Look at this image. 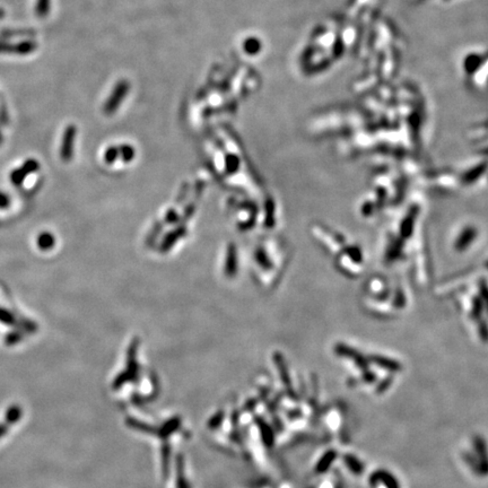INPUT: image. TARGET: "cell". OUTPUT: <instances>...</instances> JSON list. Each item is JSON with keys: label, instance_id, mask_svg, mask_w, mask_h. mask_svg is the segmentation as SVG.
<instances>
[{"label": "cell", "instance_id": "9c48e42d", "mask_svg": "<svg viewBox=\"0 0 488 488\" xmlns=\"http://www.w3.org/2000/svg\"><path fill=\"white\" fill-rule=\"evenodd\" d=\"M22 416H23V410H22V408L20 406H17V405H14V406L7 409L5 420L7 424L12 425V424H15L17 423L18 420H21Z\"/></svg>", "mask_w": 488, "mask_h": 488}, {"label": "cell", "instance_id": "d6986e66", "mask_svg": "<svg viewBox=\"0 0 488 488\" xmlns=\"http://www.w3.org/2000/svg\"><path fill=\"white\" fill-rule=\"evenodd\" d=\"M22 338H23V336H22V333L21 332H13V333H9L8 336L6 337V344L7 345H14V344H17L18 341H20Z\"/></svg>", "mask_w": 488, "mask_h": 488}, {"label": "cell", "instance_id": "4fadbf2b", "mask_svg": "<svg viewBox=\"0 0 488 488\" xmlns=\"http://www.w3.org/2000/svg\"><path fill=\"white\" fill-rule=\"evenodd\" d=\"M462 458H463L464 462L468 464V467L470 468L471 470L474 471L475 474L477 475V472H478V463H477V459H476L475 454H474V453H471V452L465 451V452L462 454Z\"/></svg>", "mask_w": 488, "mask_h": 488}, {"label": "cell", "instance_id": "3957f363", "mask_svg": "<svg viewBox=\"0 0 488 488\" xmlns=\"http://www.w3.org/2000/svg\"><path fill=\"white\" fill-rule=\"evenodd\" d=\"M370 486L377 487L379 484L385 488H400L399 480L396 478L395 475H392L390 471H386L385 469H378L375 470L369 478Z\"/></svg>", "mask_w": 488, "mask_h": 488}, {"label": "cell", "instance_id": "5b68a950", "mask_svg": "<svg viewBox=\"0 0 488 488\" xmlns=\"http://www.w3.org/2000/svg\"><path fill=\"white\" fill-rule=\"evenodd\" d=\"M337 457H338L337 450L335 449L328 450V451L320 458V460L318 461L317 465H315V472H317L318 475H322L328 471L329 468L331 467L333 462H335Z\"/></svg>", "mask_w": 488, "mask_h": 488}, {"label": "cell", "instance_id": "44dd1931", "mask_svg": "<svg viewBox=\"0 0 488 488\" xmlns=\"http://www.w3.org/2000/svg\"><path fill=\"white\" fill-rule=\"evenodd\" d=\"M8 205V198H7L5 194L0 193V207H6Z\"/></svg>", "mask_w": 488, "mask_h": 488}, {"label": "cell", "instance_id": "2e32d148", "mask_svg": "<svg viewBox=\"0 0 488 488\" xmlns=\"http://www.w3.org/2000/svg\"><path fill=\"white\" fill-rule=\"evenodd\" d=\"M377 380H378L377 374L371 372V371H365V372L363 373L362 377H360V380H358V382H363V383H366V384H372V383H375Z\"/></svg>", "mask_w": 488, "mask_h": 488}, {"label": "cell", "instance_id": "7c38bea8", "mask_svg": "<svg viewBox=\"0 0 488 488\" xmlns=\"http://www.w3.org/2000/svg\"><path fill=\"white\" fill-rule=\"evenodd\" d=\"M393 383V377L392 375H389V377H385L383 380H381L377 385V389H375V393L377 395H383L384 392H386L389 390L390 386Z\"/></svg>", "mask_w": 488, "mask_h": 488}, {"label": "cell", "instance_id": "7a4b0ae2", "mask_svg": "<svg viewBox=\"0 0 488 488\" xmlns=\"http://www.w3.org/2000/svg\"><path fill=\"white\" fill-rule=\"evenodd\" d=\"M129 88H130L129 82L126 81H121L119 84H116L113 92H112L110 97H108V102L104 105V111L108 114L113 113V112L116 110V108H119V105L122 103L125 96L128 94Z\"/></svg>", "mask_w": 488, "mask_h": 488}, {"label": "cell", "instance_id": "277c9868", "mask_svg": "<svg viewBox=\"0 0 488 488\" xmlns=\"http://www.w3.org/2000/svg\"><path fill=\"white\" fill-rule=\"evenodd\" d=\"M75 137H76V128L75 126H68L63 134L61 149H60V155L63 161H69L73 156Z\"/></svg>", "mask_w": 488, "mask_h": 488}, {"label": "cell", "instance_id": "ba28073f", "mask_svg": "<svg viewBox=\"0 0 488 488\" xmlns=\"http://www.w3.org/2000/svg\"><path fill=\"white\" fill-rule=\"evenodd\" d=\"M54 243H55V239L54 238V235L49 232L41 233L39 238H37V246L43 251L50 250L51 247L54 246Z\"/></svg>", "mask_w": 488, "mask_h": 488}, {"label": "cell", "instance_id": "9a60e30c", "mask_svg": "<svg viewBox=\"0 0 488 488\" xmlns=\"http://www.w3.org/2000/svg\"><path fill=\"white\" fill-rule=\"evenodd\" d=\"M245 51L249 52V54H257V52L260 50V43L257 39H250L245 42Z\"/></svg>", "mask_w": 488, "mask_h": 488}, {"label": "cell", "instance_id": "ac0fdd59", "mask_svg": "<svg viewBox=\"0 0 488 488\" xmlns=\"http://www.w3.org/2000/svg\"><path fill=\"white\" fill-rule=\"evenodd\" d=\"M24 171L26 173H32V172H35L37 168H39V162L35 160H28L26 161L24 164Z\"/></svg>", "mask_w": 488, "mask_h": 488}, {"label": "cell", "instance_id": "ffe728a7", "mask_svg": "<svg viewBox=\"0 0 488 488\" xmlns=\"http://www.w3.org/2000/svg\"><path fill=\"white\" fill-rule=\"evenodd\" d=\"M8 432V424H0V438L3 437Z\"/></svg>", "mask_w": 488, "mask_h": 488}, {"label": "cell", "instance_id": "8fae6325", "mask_svg": "<svg viewBox=\"0 0 488 488\" xmlns=\"http://www.w3.org/2000/svg\"><path fill=\"white\" fill-rule=\"evenodd\" d=\"M50 12V0H36L35 14L39 17H46Z\"/></svg>", "mask_w": 488, "mask_h": 488}, {"label": "cell", "instance_id": "30bf717a", "mask_svg": "<svg viewBox=\"0 0 488 488\" xmlns=\"http://www.w3.org/2000/svg\"><path fill=\"white\" fill-rule=\"evenodd\" d=\"M36 49V44L33 41H23V42H20L16 44V54L25 55L33 52Z\"/></svg>", "mask_w": 488, "mask_h": 488}, {"label": "cell", "instance_id": "52a82bcc", "mask_svg": "<svg viewBox=\"0 0 488 488\" xmlns=\"http://www.w3.org/2000/svg\"><path fill=\"white\" fill-rule=\"evenodd\" d=\"M371 360H372L374 364H377L378 366L382 367V369L388 370V371H390V372H400L401 371L400 364L393 359L382 357V356H372V357H371Z\"/></svg>", "mask_w": 488, "mask_h": 488}, {"label": "cell", "instance_id": "7402d4cb", "mask_svg": "<svg viewBox=\"0 0 488 488\" xmlns=\"http://www.w3.org/2000/svg\"><path fill=\"white\" fill-rule=\"evenodd\" d=\"M0 141H1V137H0Z\"/></svg>", "mask_w": 488, "mask_h": 488}, {"label": "cell", "instance_id": "6da1fadb", "mask_svg": "<svg viewBox=\"0 0 488 488\" xmlns=\"http://www.w3.org/2000/svg\"><path fill=\"white\" fill-rule=\"evenodd\" d=\"M474 445V454L478 463V472L477 476L487 477L488 476V448L485 438L480 435H475L472 440Z\"/></svg>", "mask_w": 488, "mask_h": 488}, {"label": "cell", "instance_id": "e0dca14e", "mask_svg": "<svg viewBox=\"0 0 488 488\" xmlns=\"http://www.w3.org/2000/svg\"><path fill=\"white\" fill-rule=\"evenodd\" d=\"M0 321L6 325H13L15 322V319L8 311L0 309Z\"/></svg>", "mask_w": 488, "mask_h": 488}, {"label": "cell", "instance_id": "5bb4252c", "mask_svg": "<svg viewBox=\"0 0 488 488\" xmlns=\"http://www.w3.org/2000/svg\"><path fill=\"white\" fill-rule=\"evenodd\" d=\"M26 172L24 171V168L22 167L20 168V170H15L13 171V173L10 174V179H12V182L14 183L15 186H20L22 182L24 181V179H25V176H26Z\"/></svg>", "mask_w": 488, "mask_h": 488}, {"label": "cell", "instance_id": "8992f818", "mask_svg": "<svg viewBox=\"0 0 488 488\" xmlns=\"http://www.w3.org/2000/svg\"><path fill=\"white\" fill-rule=\"evenodd\" d=\"M343 461L346 467L348 468V470L352 472V475L355 476H360L364 474V470H365V465L358 459L357 457L354 456L352 453H345L343 456Z\"/></svg>", "mask_w": 488, "mask_h": 488}]
</instances>
